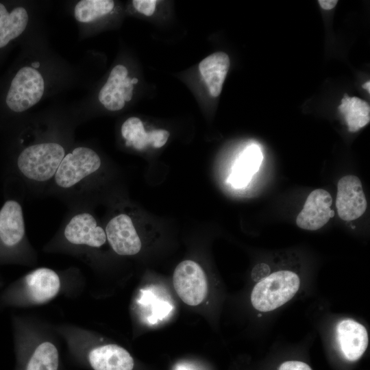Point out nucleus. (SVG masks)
I'll use <instances>...</instances> for the list:
<instances>
[{
    "label": "nucleus",
    "mask_w": 370,
    "mask_h": 370,
    "mask_svg": "<svg viewBox=\"0 0 370 370\" xmlns=\"http://www.w3.org/2000/svg\"><path fill=\"white\" fill-rule=\"evenodd\" d=\"M107 241L105 229L92 207L75 206L69 208L59 229L44 250L73 255L86 262Z\"/></svg>",
    "instance_id": "2"
},
{
    "label": "nucleus",
    "mask_w": 370,
    "mask_h": 370,
    "mask_svg": "<svg viewBox=\"0 0 370 370\" xmlns=\"http://www.w3.org/2000/svg\"><path fill=\"white\" fill-rule=\"evenodd\" d=\"M336 206L339 217L346 221L356 219L364 214L367 202L358 177L349 175L339 180Z\"/></svg>",
    "instance_id": "10"
},
{
    "label": "nucleus",
    "mask_w": 370,
    "mask_h": 370,
    "mask_svg": "<svg viewBox=\"0 0 370 370\" xmlns=\"http://www.w3.org/2000/svg\"><path fill=\"white\" fill-rule=\"evenodd\" d=\"M127 73L126 67L121 64H118L112 69L106 83L101 88L98 95L101 103L109 97L115 88H121V82L127 77Z\"/></svg>",
    "instance_id": "20"
},
{
    "label": "nucleus",
    "mask_w": 370,
    "mask_h": 370,
    "mask_svg": "<svg viewBox=\"0 0 370 370\" xmlns=\"http://www.w3.org/2000/svg\"><path fill=\"white\" fill-rule=\"evenodd\" d=\"M173 286L180 299L189 306H197L205 299L208 283L202 268L193 260L181 262L173 273Z\"/></svg>",
    "instance_id": "8"
},
{
    "label": "nucleus",
    "mask_w": 370,
    "mask_h": 370,
    "mask_svg": "<svg viewBox=\"0 0 370 370\" xmlns=\"http://www.w3.org/2000/svg\"><path fill=\"white\" fill-rule=\"evenodd\" d=\"M321 7L326 10L334 8L338 3L337 0H319Z\"/></svg>",
    "instance_id": "24"
},
{
    "label": "nucleus",
    "mask_w": 370,
    "mask_h": 370,
    "mask_svg": "<svg viewBox=\"0 0 370 370\" xmlns=\"http://www.w3.org/2000/svg\"><path fill=\"white\" fill-rule=\"evenodd\" d=\"M13 324L16 370H58L60 354L56 343L18 317Z\"/></svg>",
    "instance_id": "5"
},
{
    "label": "nucleus",
    "mask_w": 370,
    "mask_h": 370,
    "mask_svg": "<svg viewBox=\"0 0 370 370\" xmlns=\"http://www.w3.org/2000/svg\"><path fill=\"white\" fill-rule=\"evenodd\" d=\"M44 90L45 82L40 72L32 67H23L12 80L6 104L15 112H24L40 100Z\"/></svg>",
    "instance_id": "7"
},
{
    "label": "nucleus",
    "mask_w": 370,
    "mask_h": 370,
    "mask_svg": "<svg viewBox=\"0 0 370 370\" xmlns=\"http://www.w3.org/2000/svg\"><path fill=\"white\" fill-rule=\"evenodd\" d=\"M229 68V56L223 51L207 56L199 64V73L212 97H217L221 94Z\"/></svg>",
    "instance_id": "15"
},
{
    "label": "nucleus",
    "mask_w": 370,
    "mask_h": 370,
    "mask_svg": "<svg viewBox=\"0 0 370 370\" xmlns=\"http://www.w3.org/2000/svg\"><path fill=\"white\" fill-rule=\"evenodd\" d=\"M157 1L156 0H134L132 4L140 13L147 16H151L156 10Z\"/></svg>",
    "instance_id": "21"
},
{
    "label": "nucleus",
    "mask_w": 370,
    "mask_h": 370,
    "mask_svg": "<svg viewBox=\"0 0 370 370\" xmlns=\"http://www.w3.org/2000/svg\"><path fill=\"white\" fill-rule=\"evenodd\" d=\"M336 330L344 356L350 361L358 360L368 345V334L365 326L348 319L340 321Z\"/></svg>",
    "instance_id": "14"
},
{
    "label": "nucleus",
    "mask_w": 370,
    "mask_h": 370,
    "mask_svg": "<svg viewBox=\"0 0 370 370\" xmlns=\"http://www.w3.org/2000/svg\"><path fill=\"white\" fill-rule=\"evenodd\" d=\"M332 198L323 189H316L307 197L303 209L296 219L297 225L301 229L317 230L325 225L330 219Z\"/></svg>",
    "instance_id": "12"
},
{
    "label": "nucleus",
    "mask_w": 370,
    "mask_h": 370,
    "mask_svg": "<svg viewBox=\"0 0 370 370\" xmlns=\"http://www.w3.org/2000/svg\"><path fill=\"white\" fill-rule=\"evenodd\" d=\"M121 133L126 147L143 150L149 145L160 148L165 145L169 132L165 130H154L145 132L143 123L138 117H130L121 125Z\"/></svg>",
    "instance_id": "13"
},
{
    "label": "nucleus",
    "mask_w": 370,
    "mask_h": 370,
    "mask_svg": "<svg viewBox=\"0 0 370 370\" xmlns=\"http://www.w3.org/2000/svg\"><path fill=\"white\" fill-rule=\"evenodd\" d=\"M362 87L365 88L368 91V92H370V82L368 81L366 83H365Z\"/></svg>",
    "instance_id": "26"
},
{
    "label": "nucleus",
    "mask_w": 370,
    "mask_h": 370,
    "mask_svg": "<svg viewBox=\"0 0 370 370\" xmlns=\"http://www.w3.org/2000/svg\"><path fill=\"white\" fill-rule=\"evenodd\" d=\"M103 170V162L95 150L86 146L75 147L62 160L46 196L62 201L68 208L92 207Z\"/></svg>",
    "instance_id": "1"
},
{
    "label": "nucleus",
    "mask_w": 370,
    "mask_h": 370,
    "mask_svg": "<svg viewBox=\"0 0 370 370\" xmlns=\"http://www.w3.org/2000/svg\"><path fill=\"white\" fill-rule=\"evenodd\" d=\"M338 109L345 119L349 132H356L369 123V104L358 97L345 94Z\"/></svg>",
    "instance_id": "18"
},
{
    "label": "nucleus",
    "mask_w": 370,
    "mask_h": 370,
    "mask_svg": "<svg viewBox=\"0 0 370 370\" xmlns=\"http://www.w3.org/2000/svg\"><path fill=\"white\" fill-rule=\"evenodd\" d=\"M254 271H258V273L253 275L254 280H261L266 278L269 273V268L266 264H260L255 267L254 269Z\"/></svg>",
    "instance_id": "23"
},
{
    "label": "nucleus",
    "mask_w": 370,
    "mask_h": 370,
    "mask_svg": "<svg viewBox=\"0 0 370 370\" xmlns=\"http://www.w3.org/2000/svg\"><path fill=\"white\" fill-rule=\"evenodd\" d=\"M114 7L112 0H82L75 5L74 16L81 23H89L110 13Z\"/></svg>",
    "instance_id": "19"
},
{
    "label": "nucleus",
    "mask_w": 370,
    "mask_h": 370,
    "mask_svg": "<svg viewBox=\"0 0 370 370\" xmlns=\"http://www.w3.org/2000/svg\"><path fill=\"white\" fill-rule=\"evenodd\" d=\"M3 284V281L1 278L0 277V286Z\"/></svg>",
    "instance_id": "31"
},
{
    "label": "nucleus",
    "mask_w": 370,
    "mask_h": 370,
    "mask_svg": "<svg viewBox=\"0 0 370 370\" xmlns=\"http://www.w3.org/2000/svg\"><path fill=\"white\" fill-rule=\"evenodd\" d=\"M263 156L256 145L247 147L236 161L230 176L231 184L237 188L248 184L252 176L258 171Z\"/></svg>",
    "instance_id": "16"
},
{
    "label": "nucleus",
    "mask_w": 370,
    "mask_h": 370,
    "mask_svg": "<svg viewBox=\"0 0 370 370\" xmlns=\"http://www.w3.org/2000/svg\"><path fill=\"white\" fill-rule=\"evenodd\" d=\"M175 370H190V369H189L187 367H185L184 366H179L178 367L176 368Z\"/></svg>",
    "instance_id": "29"
},
{
    "label": "nucleus",
    "mask_w": 370,
    "mask_h": 370,
    "mask_svg": "<svg viewBox=\"0 0 370 370\" xmlns=\"http://www.w3.org/2000/svg\"><path fill=\"white\" fill-rule=\"evenodd\" d=\"M32 68L36 69H37V68H38L40 66V63L38 62H34V63L32 64Z\"/></svg>",
    "instance_id": "27"
},
{
    "label": "nucleus",
    "mask_w": 370,
    "mask_h": 370,
    "mask_svg": "<svg viewBox=\"0 0 370 370\" xmlns=\"http://www.w3.org/2000/svg\"><path fill=\"white\" fill-rule=\"evenodd\" d=\"M104 229L109 245L118 255L134 256L140 251V238L130 214H114L108 220Z\"/></svg>",
    "instance_id": "9"
},
{
    "label": "nucleus",
    "mask_w": 370,
    "mask_h": 370,
    "mask_svg": "<svg viewBox=\"0 0 370 370\" xmlns=\"http://www.w3.org/2000/svg\"><path fill=\"white\" fill-rule=\"evenodd\" d=\"M75 269L58 271L48 267L36 268L8 286L0 295L3 306L27 307L46 304L63 290V283Z\"/></svg>",
    "instance_id": "4"
},
{
    "label": "nucleus",
    "mask_w": 370,
    "mask_h": 370,
    "mask_svg": "<svg viewBox=\"0 0 370 370\" xmlns=\"http://www.w3.org/2000/svg\"><path fill=\"white\" fill-rule=\"evenodd\" d=\"M133 89L134 85L130 86V87L125 88V92L123 93V98L125 101H130L133 95Z\"/></svg>",
    "instance_id": "25"
},
{
    "label": "nucleus",
    "mask_w": 370,
    "mask_h": 370,
    "mask_svg": "<svg viewBox=\"0 0 370 370\" xmlns=\"http://www.w3.org/2000/svg\"><path fill=\"white\" fill-rule=\"evenodd\" d=\"M3 192L4 202L0 208V264L33 267L37 262V254L27 236L24 199L12 191Z\"/></svg>",
    "instance_id": "3"
},
{
    "label": "nucleus",
    "mask_w": 370,
    "mask_h": 370,
    "mask_svg": "<svg viewBox=\"0 0 370 370\" xmlns=\"http://www.w3.org/2000/svg\"><path fill=\"white\" fill-rule=\"evenodd\" d=\"M86 361L93 370H132L134 361L130 353L115 344L80 347Z\"/></svg>",
    "instance_id": "11"
},
{
    "label": "nucleus",
    "mask_w": 370,
    "mask_h": 370,
    "mask_svg": "<svg viewBox=\"0 0 370 370\" xmlns=\"http://www.w3.org/2000/svg\"><path fill=\"white\" fill-rule=\"evenodd\" d=\"M334 211L331 210L330 212V217H334Z\"/></svg>",
    "instance_id": "30"
},
{
    "label": "nucleus",
    "mask_w": 370,
    "mask_h": 370,
    "mask_svg": "<svg viewBox=\"0 0 370 370\" xmlns=\"http://www.w3.org/2000/svg\"><path fill=\"white\" fill-rule=\"evenodd\" d=\"M279 370H312L305 362L297 360L286 361L281 364Z\"/></svg>",
    "instance_id": "22"
},
{
    "label": "nucleus",
    "mask_w": 370,
    "mask_h": 370,
    "mask_svg": "<svg viewBox=\"0 0 370 370\" xmlns=\"http://www.w3.org/2000/svg\"><path fill=\"white\" fill-rule=\"evenodd\" d=\"M300 279L291 271H279L268 275L254 287L251 301L257 310L269 312L288 301L297 292Z\"/></svg>",
    "instance_id": "6"
},
{
    "label": "nucleus",
    "mask_w": 370,
    "mask_h": 370,
    "mask_svg": "<svg viewBox=\"0 0 370 370\" xmlns=\"http://www.w3.org/2000/svg\"><path fill=\"white\" fill-rule=\"evenodd\" d=\"M29 20L27 10L18 7L8 12L0 3V48L20 36L27 25Z\"/></svg>",
    "instance_id": "17"
},
{
    "label": "nucleus",
    "mask_w": 370,
    "mask_h": 370,
    "mask_svg": "<svg viewBox=\"0 0 370 370\" xmlns=\"http://www.w3.org/2000/svg\"><path fill=\"white\" fill-rule=\"evenodd\" d=\"M138 82V79L136 77L131 78V84L132 85L137 84Z\"/></svg>",
    "instance_id": "28"
}]
</instances>
